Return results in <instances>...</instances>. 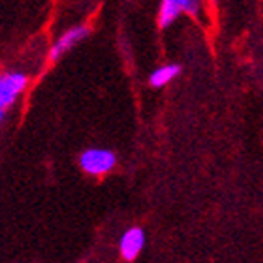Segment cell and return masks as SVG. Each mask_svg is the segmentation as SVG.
Returning a JSON list of instances; mask_svg holds the SVG:
<instances>
[{
    "label": "cell",
    "instance_id": "6da1fadb",
    "mask_svg": "<svg viewBox=\"0 0 263 263\" xmlns=\"http://www.w3.org/2000/svg\"><path fill=\"white\" fill-rule=\"evenodd\" d=\"M79 164H81L83 171H87L90 175H102V173H107L109 170L115 167L117 158L111 151H105V148H90V151H85L81 154Z\"/></svg>",
    "mask_w": 263,
    "mask_h": 263
},
{
    "label": "cell",
    "instance_id": "7a4b0ae2",
    "mask_svg": "<svg viewBox=\"0 0 263 263\" xmlns=\"http://www.w3.org/2000/svg\"><path fill=\"white\" fill-rule=\"evenodd\" d=\"M27 87V76L23 73H4L0 76V122L4 119V111L10 107L19 92Z\"/></svg>",
    "mask_w": 263,
    "mask_h": 263
},
{
    "label": "cell",
    "instance_id": "3957f363",
    "mask_svg": "<svg viewBox=\"0 0 263 263\" xmlns=\"http://www.w3.org/2000/svg\"><path fill=\"white\" fill-rule=\"evenodd\" d=\"M186 11V13H196L197 4L196 2H188V0H164L160 6V15H158V25L162 28L170 27L171 23L175 21L179 13Z\"/></svg>",
    "mask_w": 263,
    "mask_h": 263
},
{
    "label": "cell",
    "instance_id": "277c9868",
    "mask_svg": "<svg viewBox=\"0 0 263 263\" xmlns=\"http://www.w3.org/2000/svg\"><path fill=\"white\" fill-rule=\"evenodd\" d=\"M143 245H145V233L141 228H132L128 230L121 239V254L126 261L137 258V254L141 252Z\"/></svg>",
    "mask_w": 263,
    "mask_h": 263
},
{
    "label": "cell",
    "instance_id": "5b68a950",
    "mask_svg": "<svg viewBox=\"0 0 263 263\" xmlns=\"http://www.w3.org/2000/svg\"><path fill=\"white\" fill-rule=\"evenodd\" d=\"M87 34H88L87 27H76V28H71V30H68V32H66L55 45H53V49H51V53H49V61L51 62L59 61L66 51L70 49V47H73V45H76L79 40L85 38Z\"/></svg>",
    "mask_w": 263,
    "mask_h": 263
},
{
    "label": "cell",
    "instance_id": "8992f818",
    "mask_svg": "<svg viewBox=\"0 0 263 263\" xmlns=\"http://www.w3.org/2000/svg\"><path fill=\"white\" fill-rule=\"evenodd\" d=\"M179 71H181V66L179 64H170V66H162L158 70L154 71L153 76H151V85L153 87H164L171 79H175L179 76Z\"/></svg>",
    "mask_w": 263,
    "mask_h": 263
}]
</instances>
